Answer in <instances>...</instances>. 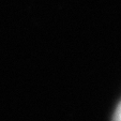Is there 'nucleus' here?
Masks as SVG:
<instances>
[{
  "instance_id": "f257e3e1",
  "label": "nucleus",
  "mask_w": 121,
  "mask_h": 121,
  "mask_svg": "<svg viewBox=\"0 0 121 121\" xmlns=\"http://www.w3.org/2000/svg\"><path fill=\"white\" fill-rule=\"evenodd\" d=\"M108 121H121V93L119 98L117 99V101L115 102Z\"/></svg>"
}]
</instances>
